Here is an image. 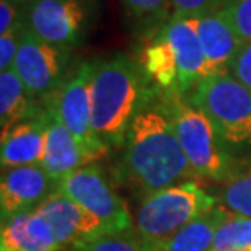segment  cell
<instances>
[{"label":"cell","instance_id":"1","mask_svg":"<svg viewBox=\"0 0 251 251\" xmlns=\"http://www.w3.org/2000/svg\"><path fill=\"white\" fill-rule=\"evenodd\" d=\"M123 173L135 188L153 191L196 176L160 93L135 116L124 144Z\"/></svg>","mask_w":251,"mask_h":251},{"label":"cell","instance_id":"2","mask_svg":"<svg viewBox=\"0 0 251 251\" xmlns=\"http://www.w3.org/2000/svg\"><path fill=\"white\" fill-rule=\"evenodd\" d=\"M160 93L140 61L114 54L95 61L92 82V124L106 149L121 147L135 116Z\"/></svg>","mask_w":251,"mask_h":251},{"label":"cell","instance_id":"3","mask_svg":"<svg viewBox=\"0 0 251 251\" xmlns=\"http://www.w3.org/2000/svg\"><path fill=\"white\" fill-rule=\"evenodd\" d=\"M215 207V199L194 181L153 191L140 201L134 230L149 251L162 248L170 238Z\"/></svg>","mask_w":251,"mask_h":251},{"label":"cell","instance_id":"4","mask_svg":"<svg viewBox=\"0 0 251 251\" xmlns=\"http://www.w3.org/2000/svg\"><path fill=\"white\" fill-rule=\"evenodd\" d=\"M199 108L232 155L251 149V90L232 74H210L191 92Z\"/></svg>","mask_w":251,"mask_h":251},{"label":"cell","instance_id":"5","mask_svg":"<svg viewBox=\"0 0 251 251\" xmlns=\"http://www.w3.org/2000/svg\"><path fill=\"white\" fill-rule=\"evenodd\" d=\"M160 98L196 176L212 181L230 179L233 155L220 140L209 118L184 95L160 92Z\"/></svg>","mask_w":251,"mask_h":251},{"label":"cell","instance_id":"6","mask_svg":"<svg viewBox=\"0 0 251 251\" xmlns=\"http://www.w3.org/2000/svg\"><path fill=\"white\" fill-rule=\"evenodd\" d=\"M95 62H82L59 87V90L46 101L51 104L61 121L65 124L80 147L87 155L88 162L98 160L108 152L93 132L92 124V82Z\"/></svg>","mask_w":251,"mask_h":251},{"label":"cell","instance_id":"7","mask_svg":"<svg viewBox=\"0 0 251 251\" xmlns=\"http://www.w3.org/2000/svg\"><path fill=\"white\" fill-rule=\"evenodd\" d=\"M57 191L95 215L101 222L106 233L134 230V220L127 205L116 194L101 168L97 165H85L75 170L59 181Z\"/></svg>","mask_w":251,"mask_h":251},{"label":"cell","instance_id":"8","mask_svg":"<svg viewBox=\"0 0 251 251\" xmlns=\"http://www.w3.org/2000/svg\"><path fill=\"white\" fill-rule=\"evenodd\" d=\"M97 12V0H31L26 28L52 46L70 51L83 41Z\"/></svg>","mask_w":251,"mask_h":251},{"label":"cell","instance_id":"9","mask_svg":"<svg viewBox=\"0 0 251 251\" xmlns=\"http://www.w3.org/2000/svg\"><path fill=\"white\" fill-rule=\"evenodd\" d=\"M69 52L43 41L25 26L12 69L34 100H46L56 93L69 77Z\"/></svg>","mask_w":251,"mask_h":251},{"label":"cell","instance_id":"10","mask_svg":"<svg viewBox=\"0 0 251 251\" xmlns=\"http://www.w3.org/2000/svg\"><path fill=\"white\" fill-rule=\"evenodd\" d=\"M56 191L57 183L44 172L41 165L3 170L0 179L2 220L36 210Z\"/></svg>","mask_w":251,"mask_h":251},{"label":"cell","instance_id":"11","mask_svg":"<svg viewBox=\"0 0 251 251\" xmlns=\"http://www.w3.org/2000/svg\"><path fill=\"white\" fill-rule=\"evenodd\" d=\"M51 225L57 245L64 248H75L87 240L106 233L101 222L74 202L61 191L52 193L36 209Z\"/></svg>","mask_w":251,"mask_h":251},{"label":"cell","instance_id":"12","mask_svg":"<svg viewBox=\"0 0 251 251\" xmlns=\"http://www.w3.org/2000/svg\"><path fill=\"white\" fill-rule=\"evenodd\" d=\"M160 33L167 38L176 59L179 72L178 95L186 97V93L193 92L201 80L210 75L194 18L172 17L170 22L160 29Z\"/></svg>","mask_w":251,"mask_h":251},{"label":"cell","instance_id":"13","mask_svg":"<svg viewBox=\"0 0 251 251\" xmlns=\"http://www.w3.org/2000/svg\"><path fill=\"white\" fill-rule=\"evenodd\" d=\"M49 108H39L31 118L20 121L2 132L0 145V163L2 170L39 165L46 145V130L49 124Z\"/></svg>","mask_w":251,"mask_h":251},{"label":"cell","instance_id":"14","mask_svg":"<svg viewBox=\"0 0 251 251\" xmlns=\"http://www.w3.org/2000/svg\"><path fill=\"white\" fill-rule=\"evenodd\" d=\"M194 23L209 65V72L230 74V67L245 43L235 31L227 15L219 8L194 18Z\"/></svg>","mask_w":251,"mask_h":251},{"label":"cell","instance_id":"15","mask_svg":"<svg viewBox=\"0 0 251 251\" xmlns=\"http://www.w3.org/2000/svg\"><path fill=\"white\" fill-rule=\"evenodd\" d=\"M46 104L51 116H49V124L46 130L44 155L39 165L59 184L61 179L69 176L75 170L85 167L90 162L82 147H80V144L77 142V139L65 127V124L57 116V113L54 111L48 101Z\"/></svg>","mask_w":251,"mask_h":251},{"label":"cell","instance_id":"16","mask_svg":"<svg viewBox=\"0 0 251 251\" xmlns=\"http://www.w3.org/2000/svg\"><path fill=\"white\" fill-rule=\"evenodd\" d=\"M140 64L155 87L162 93H178L179 72L173 49L162 33L150 38L144 46Z\"/></svg>","mask_w":251,"mask_h":251},{"label":"cell","instance_id":"17","mask_svg":"<svg viewBox=\"0 0 251 251\" xmlns=\"http://www.w3.org/2000/svg\"><path fill=\"white\" fill-rule=\"evenodd\" d=\"M39 111L34 98L28 93L13 69L0 72V126L2 132Z\"/></svg>","mask_w":251,"mask_h":251},{"label":"cell","instance_id":"18","mask_svg":"<svg viewBox=\"0 0 251 251\" xmlns=\"http://www.w3.org/2000/svg\"><path fill=\"white\" fill-rule=\"evenodd\" d=\"M225 214V207H214L202 217L196 219L170 238L157 251H210L215 230Z\"/></svg>","mask_w":251,"mask_h":251},{"label":"cell","instance_id":"19","mask_svg":"<svg viewBox=\"0 0 251 251\" xmlns=\"http://www.w3.org/2000/svg\"><path fill=\"white\" fill-rule=\"evenodd\" d=\"M124 13L137 34L153 38L173 17L172 0H121Z\"/></svg>","mask_w":251,"mask_h":251},{"label":"cell","instance_id":"20","mask_svg":"<svg viewBox=\"0 0 251 251\" xmlns=\"http://www.w3.org/2000/svg\"><path fill=\"white\" fill-rule=\"evenodd\" d=\"M212 250H238L251 251V217L225 214L220 220L212 243Z\"/></svg>","mask_w":251,"mask_h":251},{"label":"cell","instance_id":"21","mask_svg":"<svg viewBox=\"0 0 251 251\" xmlns=\"http://www.w3.org/2000/svg\"><path fill=\"white\" fill-rule=\"evenodd\" d=\"M29 212H22L2 220L0 247L10 251H43L28 232Z\"/></svg>","mask_w":251,"mask_h":251},{"label":"cell","instance_id":"22","mask_svg":"<svg viewBox=\"0 0 251 251\" xmlns=\"http://www.w3.org/2000/svg\"><path fill=\"white\" fill-rule=\"evenodd\" d=\"M74 251H149L135 230L123 233H103L77 245Z\"/></svg>","mask_w":251,"mask_h":251},{"label":"cell","instance_id":"23","mask_svg":"<svg viewBox=\"0 0 251 251\" xmlns=\"http://www.w3.org/2000/svg\"><path fill=\"white\" fill-rule=\"evenodd\" d=\"M222 204L232 214L251 217V172L228 181L222 193Z\"/></svg>","mask_w":251,"mask_h":251},{"label":"cell","instance_id":"24","mask_svg":"<svg viewBox=\"0 0 251 251\" xmlns=\"http://www.w3.org/2000/svg\"><path fill=\"white\" fill-rule=\"evenodd\" d=\"M222 12L227 15L243 43H251V0H225Z\"/></svg>","mask_w":251,"mask_h":251},{"label":"cell","instance_id":"25","mask_svg":"<svg viewBox=\"0 0 251 251\" xmlns=\"http://www.w3.org/2000/svg\"><path fill=\"white\" fill-rule=\"evenodd\" d=\"M25 26H26V23L22 22L10 31L0 34V72L13 67Z\"/></svg>","mask_w":251,"mask_h":251},{"label":"cell","instance_id":"26","mask_svg":"<svg viewBox=\"0 0 251 251\" xmlns=\"http://www.w3.org/2000/svg\"><path fill=\"white\" fill-rule=\"evenodd\" d=\"M225 0H172L173 17L199 18L205 13L222 8Z\"/></svg>","mask_w":251,"mask_h":251},{"label":"cell","instance_id":"27","mask_svg":"<svg viewBox=\"0 0 251 251\" xmlns=\"http://www.w3.org/2000/svg\"><path fill=\"white\" fill-rule=\"evenodd\" d=\"M230 74L251 90V43H245L230 67Z\"/></svg>","mask_w":251,"mask_h":251},{"label":"cell","instance_id":"28","mask_svg":"<svg viewBox=\"0 0 251 251\" xmlns=\"http://www.w3.org/2000/svg\"><path fill=\"white\" fill-rule=\"evenodd\" d=\"M22 22L20 0H0V34L10 31Z\"/></svg>","mask_w":251,"mask_h":251},{"label":"cell","instance_id":"29","mask_svg":"<svg viewBox=\"0 0 251 251\" xmlns=\"http://www.w3.org/2000/svg\"><path fill=\"white\" fill-rule=\"evenodd\" d=\"M210 251H238V250H210Z\"/></svg>","mask_w":251,"mask_h":251},{"label":"cell","instance_id":"30","mask_svg":"<svg viewBox=\"0 0 251 251\" xmlns=\"http://www.w3.org/2000/svg\"><path fill=\"white\" fill-rule=\"evenodd\" d=\"M0 251H10V250H7V248H2V247H0Z\"/></svg>","mask_w":251,"mask_h":251}]
</instances>
